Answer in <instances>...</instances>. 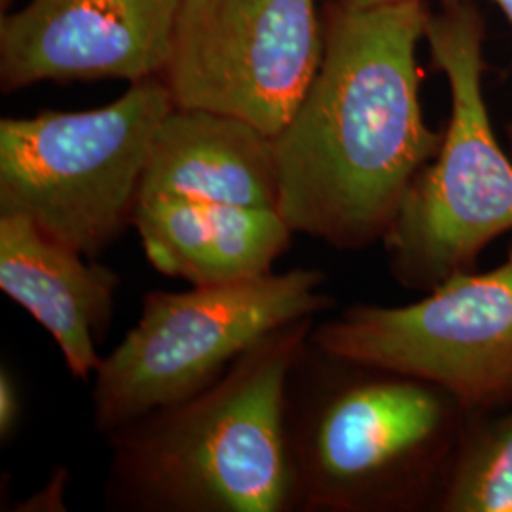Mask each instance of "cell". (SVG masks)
Listing matches in <instances>:
<instances>
[{
    "label": "cell",
    "mask_w": 512,
    "mask_h": 512,
    "mask_svg": "<svg viewBox=\"0 0 512 512\" xmlns=\"http://www.w3.org/2000/svg\"><path fill=\"white\" fill-rule=\"evenodd\" d=\"M423 0L330 2L321 67L275 137L277 211L294 234L338 251L382 243L410 186L439 152L420 101Z\"/></svg>",
    "instance_id": "6da1fadb"
},
{
    "label": "cell",
    "mask_w": 512,
    "mask_h": 512,
    "mask_svg": "<svg viewBox=\"0 0 512 512\" xmlns=\"http://www.w3.org/2000/svg\"><path fill=\"white\" fill-rule=\"evenodd\" d=\"M313 327L274 330L202 393L107 435L110 511L294 512L287 385Z\"/></svg>",
    "instance_id": "7a4b0ae2"
},
{
    "label": "cell",
    "mask_w": 512,
    "mask_h": 512,
    "mask_svg": "<svg viewBox=\"0 0 512 512\" xmlns=\"http://www.w3.org/2000/svg\"><path fill=\"white\" fill-rule=\"evenodd\" d=\"M465 418L439 385L308 338L287 385L294 512H437Z\"/></svg>",
    "instance_id": "3957f363"
},
{
    "label": "cell",
    "mask_w": 512,
    "mask_h": 512,
    "mask_svg": "<svg viewBox=\"0 0 512 512\" xmlns=\"http://www.w3.org/2000/svg\"><path fill=\"white\" fill-rule=\"evenodd\" d=\"M425 40L448 80L450 120L382 241L393 279L418 293L473 274L495 239L512 234V160L484 97V19L473 2H448L429 16Z\"/></svg>",
    "instance_id": "277c9868"
},
{
    "label": "cell",
    "mask_w": 512,
    "mask_h": 512,
    "mask_svg": "<svg viewBox=\"0 0 512 512\" xmlns=\"http://www.w3.org/2000/svg\"><path fill=\"white\" fill-rule=\"evenodd\" d=\"M173 107L152 76L107 107L0 120V215L97 258L131 226L154 135Z\"/></svg>",
    "instance_id": "5b68a950"
},
{
    "label": "cell",
    "mask_w": 512,
    "mask_h": 512,
    "mask_svg": "<svg viewBox=\"0 0 512 512\" xmlns=\"http://www.w3.org/2000/svg\"><path fill=\"white\" fill-rule=\"evenodd\" d=\"M327 275L313 268L183 293L152 291L139 321L95 370L93 425L110 435L148 412L183 403L220 380L264 336L330 310Z\"/></svg>",
    "instance_id": "8992f818"
},
{
    "label": "cell",
    "mask_w": 512,
    "mask_h": 512,
    "mask_svg": "<svg viewBox=\"0 0 512 512\" xmlns=\"http://www.w3.org/2000/svg\"><path fill=\"white\" fill-rule=\"evenodd\" d=\"M310 342L439 385L467 412L512 406V239L494 270L456 275L404 306L353 304L315 323Z\"/></svg>",
    "instance_id": "52a82bcc"
},
{
    "label": "cell",
    "mask_w": 512,
    "mask_h": 512,
    "mask_svg": "<svg viewBox=\"0 0 512 512\" xmlns=\"http://www.w3.org/2000/svg\"><path fill=\"white\" fill-rule=\"evenodd\" d=\"M323 50L315 0H181L160 78L175 107L236 116L277 137Z\"/></svg>",
    "instance_id": "ba28073f"
},
{
    "label": "cell",
    "mask_w": 512,
    "mask_h": 512,
    "mask_svg": "<svg viewBox=\"0 0 512 512\" xmlns=\"http://www.w3.org/2000/svg\"><path fill=\"white\" fill-rule=\"evenodd\" d=\"M181 0H31L0 19V90L162 76Z\"/></svg>",
    "instance_id": "9c48e42d"
},
{
    "label": "cell",
    "mask_w": 512,
    "mask_h": 512,
    "mask_svg": "<svg viewBox=\"0 0 512 512\" xmlns=\"http://www.w3.org/2000/svg\"><path fill=\"white\" fill-rule=\"evenodd\" d=\"M120 277L31 220L0 215V289L48 330L74 378L88 382L103 357Z\"/></svg>",
    "instance_id": "30bf717a"
},
{
    "label": "cell",
    "mask_w": 512,
    "mask_h": 512,
    "mask_svg": "<svg viewBox=\"0 0 512 512\" xmlns=\"http://www.w3.org/2000/svg\"><path fill=\"white\" fill-rule=\"evenodd\" d=\"M147 198L277 209L275 137L236 116L173 107L152 141L137 200Z\"/></svg>",
    "instance_id": "8fae6325"
},
{
    "label": "cell",
    "mask_w": 512,
    "mask_h": 512,
    "mask_svg": "<svg viewBox=\"0 0 512 512\" xmlns=\"http://www.w3.org/2000/svg\"><path fill=\"white\" fill-rule=\"evenodd\" d=\"M131 226L148 262L190 285H219L270 274L293 228L277 209L184 198L137 200Z\"/></svg>",
    "instance_id": "7c38bea8"
},
{
    "label": "cell",
    "mask_w": 512,
    "mask_h": 512,
    "mask_svg": "<svg viewBox=\"0 0 512 512\" xmlns=\"http://www.w3.org/2000/svg\"><path fill=\"white\" fill-rule=\"evenodd\" d=\"M437 512H512V406L467 412Z\"/></svg>",
    "instance_id": "4fadbf2b"
},
{
    "label": "cell",
    "mask_w": 512,
    "mask_h": 512,
    "mask_svg": "<svg viewBox=\"0 0 512 512\" xmlns=\"http://www.w3.org/2000/svg\"><path fill=\"white\" fill-rule=\"evenodd\" d=\"M21 416L18 385L12 372L2 366L0 368V439L2 442L12 439Z\"/></svg>",
    "instance_id": "5bb4252c"
},
{
    "label": "cell",
    "mask_w": 512,
    "mask_h": 512,
    "mask_svg": "<svg viewBox=\"0 0 512 512\" xmlns=\"http://www.w3.org/2000/svg\"><path fill=\"white\" fill-rule=\"evenodd\" d=\"M340 2H344L351 8H376V6L395 4V2H404V0H340Z\"/></svg>",
    "instance_id": "9a60e30c"
},
{
    "label": "cell",
    "mask_w": 512,
    "mask_h": 512,
    "mask_svg": "<svg viewBox=\"0 0 512 512\" xmlns=\"http://www.w3.org/2000/svg\"><path fill=\"white\" fill-rule=\"evenodd\" d=\"M444 4L448 2H473V0H442ZM499 6V10L505 14V18L509 19V23L512 25V0H490Z\"/></svg>",
    "instance_id": "2e32d148"
},
{
    "label": "cell",
    "mask_w": 512,
    "mask_h": 512,
    "mask_svg": "<svg viewBox=\"0 0 512 512\" xmlns=\"http://www.w3.org/2000/svg\"><path fill=\"white\" fill-rule=\"evenodd\" d=\"M507 137H509V143H511V150H512V122L507 126Z\"/></svg>",
    "instance_id": "e0dca14e"
}]
</instances>
